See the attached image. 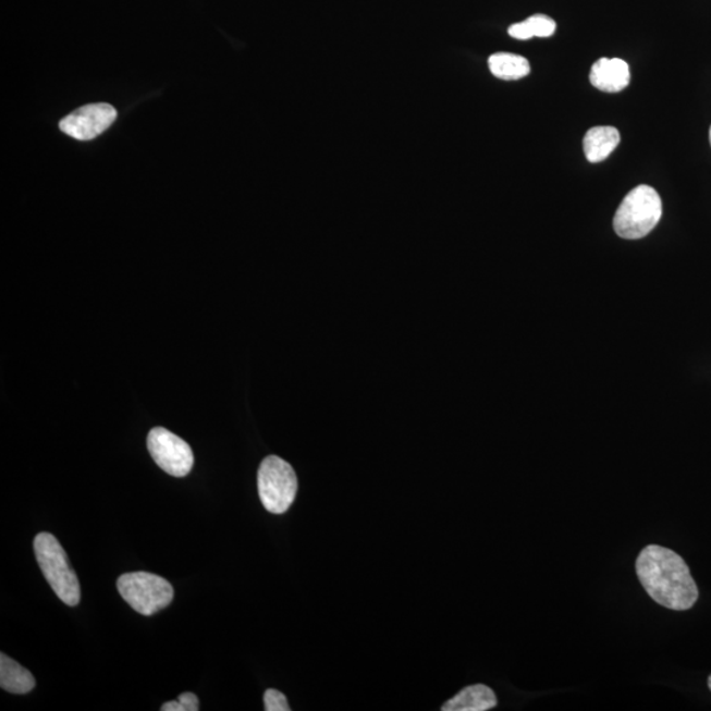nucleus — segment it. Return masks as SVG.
<instances>
[{
  "mask_svg": "<svg viewBox=\"0 0 711 711\" xmlns=\"http://www.w3.org/2000/svg\"><path fill=\"white\" fill-rule=\"evenodd\" d=\"M637 575L651 599L666 609L689 610L698 600L695 578L684 559L662 545H647L637 559Z\"/></svg>",
  "mask_w": 711,
  "mask_h": 711,
  "instance_id": "obj_1",
  "label": "nucleus"
},
{
  "mask_svg": "<svg viewBox=\"0 0 711 711\" xmlns=\"http://www.w3.org/2000/svg\"><path fill=\"white\" fill-rule=\"evenodd\" d=\"M662 216V198L655 188L639 185L626 195L616 210L614 230L622 238L638 241L655 229Z\"/></svg>",
  "mask_w": 711,
  "mask_h": 711,
  "instance_id": "obj_2",
  "label": "nucleus"
},
{
  "mask_svg": "<svg viewBox=\"0 0 711 711\" xmlns=\"http://www.w3.org/2000/svg\"><path fill=\"white\" fill-rule=\"evenodd\" d=\"M34 549L37 563L56 596L68 606H77L81 601L78 577L69 565L59 540L52 534L41 532L35 538Z\"/></svg>",
  "mask_w": 711,
  "mask_h": 711,
  "instance_id": "obj_3",
  "label": "nucleus"
},
{
  "mask_svg": "<svg viewBox=\"0 0 711 711\" xmlns=\"http://www.w3.org/2000/svg\"><path fill=\"white\" fill-rule=\"evenodd\" d=\"M257 486L262 506L269 513L285 514L297 495V475L291 464L279 456H268L260 465Z\"/></svg>",
  "mask_w": 711,
  "mask_h": 711,
  "instance_id": "obj_4",
  "label": "nucleus"
},
{
  "mask_svg": "<svg viewBox=\"0 0 711 711\" xmlns=\"http://www.w3.org/2000/svg\"><path fill=\"white\" fill-rule=\"evenodd\" d=\"M119 593L138 614L154 615L170 605L174 589L166 578L149 572H132L119 577Z\"/></svg>",
  "mask_w": 711,
  "mask_h": 711,
  "instance_id": "obj_5",
  "label": "nucleus"
},
{
  "mask_svg": "<svg viewBox=\"0 0 711 711\" xmlns=\"http://www.w3.org/2000/svg\"><path fill=\"white\" fill-rule=\"evenodd\" d=\"M147 445L150 456L168 475L185 477L191 474L194 455L184 439L162 427H156L149 432Z\"/></svg>",
  "mask_w": 711,
  "mask_h": 711,
  "instance_id": "obj_6",
  "label": "nucleus"
},
{
  "mask_svg": "<svg viewBox=\"0 0 711 711\" xmlns=\"http://www.w3.org/2000/svg\"><path fill=\"white\" fill-rule=\"evenodd\" d=\"M117 115V110L111 105H87L62 119L60 128L79 142L93 140L111 127Z\"/></svg>",
  "mask_w": 711,
  "mask_h": 711,
  "instance_id": "obj_7",
  "label": "nucleus"
},
{
  "mask_svg": "<svg viewBox=\"0 0 711 711\" xmlns=\"http://www.w3.org/2000/svg\"><path fill=\"white\" fill-rule=\"evenodd\" d=\"M590 84L601 91L620 93L630 85V66L621 59H600L591 66Z\"/></svg>",
  "mask_w": 711,
  "mask_h": 711,
  "instance_id": "obj_8",
  "label": "nucleus"
},
{
  "mask_svg": "<svg viewBox=\"0 0 711 711\" xmlns=\"http://www.w3.org/2000/svg\"><path fill=\"white\" fill-rule=\"evenodd\" d=\"M497 707L494 691L487 685L476 684L464 688L442 707L443 711H487Z\"/></svg>",
  "mask_w": 711,
  "mask_h": 711,
  "instance_id": "obj_9",
  "label": "nucleus"
},
{
  "mask_svg": "<svg viewBox=\"0 0 711 711\" xmlns=\"http://www.w3.org/2000/svg\"><path fill=\"white\" fill-rule=\"evenodd\" d=\"M621 134L614 127H594L587 132L584 137V154L589 162H601L606 160L614 149L620 146Z\"/></svg>",
  "mask_w": 711,
  "mask_h": 711,
  "instance_id": "obj_10",
  "label": "nucleus"
},
{
  "mask_svg": "<svg viewBox=\"0 0 711 711\" xmlns=\"http://www.w3.org/2000/svg\"><path fill=\"white\" fill-rule=\"evenodd\" d=\"M0 687L9 694L27 695L34 690L36 682L33 673L2 653L0 655Z\"/></svg>",
  "mask_w": 711,
  "mask_h": 711,
  "instance_id": "obj_11",
  "label": "nucleus"
},
{
  "mask_svg": "<svg viewBox=\"0 0 711 711\" xmlns=\"http://www.w3.org/2000/svg\"><path fill=\"white\" fill-rule=\"evenodd\" d=\"M489 69L494 77L517 81L531 72L530 62L525 57L513 53H495L489 57Z\"/></svg>",
  "mask_w": 711,
  "mask_h": 711,
  "instance_id": "obj_12",
  "label": "nucleus"
},
{
  "mask_svg": "<svg viewBox=\"0 0 711 711\" xmlns=\"http://www.w3.org/2000/svg\"><path fill=\"white\" fill-rule=\"evenodd\" d=\"M556 23L550 16L532 15L525 22L510 25L508 35L517 40H530L532 37H550L555 34Z\"/></svg>",
  "mask_w": 711,
  "mask_h": 711,
  "instance_id": "obj_13",
  "label": "nucleus"
},
{
  "mask_svg": "<svg viewBox=\"0 0 711 711\" xmlns=\"http://www.w3.org/2000/svg\"><path fill=\"white\" fill-rule=\"evenodd\" d=\"M162 711H198L199 700L194 694H182L177 701L162 704Z\"/></svg>",
  "mask_w": 711,
  "mask_h": 711,
  "instance_id": "obj_14",
  "label": "nucleus"
},
{
  "mask_svg": "<svg viewBox=\"0 0 711 711\" xmlns=\"http://www.w3.org/2000/svg\"><path fill=\"white\" fill-rule=\"evenodd\" d=\"M263 703H266L267 711H289V707L285 695H282L281 691L275 689H268L266 695H263Z\"/></svg>",
  "mask_w": 711,
  "mask_h": 711,
  "instance_id": "obj_15",
  "label": "nucleus"
},
{
  "mask_svg": "<svg viewBox=\"0 0 711 711\" xmlns=\"http://www.w3.org/2000/svg\"><path fill=\"white\" fill-rule=\"evenodd\" d=\"M708 684H709V688H710V690H711V675H710V677H709V679H708Z\"/></svg>",
  "mask_w": 711,
  "mask_h": 711,
  "instance_id": "obj_16",
  "label": "nucleus"
},
{
  "mask_svg": "<svg viewBox=\"0 0 711 711\" xmlns=\"http://www.w3.org/2000/svg\"><path fill=\"white\" fill-rule=\"evenodd\" d=\"M709 137H710V146H711V127H710V134H709Z\"/></svg>",
  "mask_w": 711,
  "mask_h": 711,
  "instance_id": "obj_17",
  "label": "nucleus"
}]
</instances>
